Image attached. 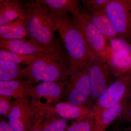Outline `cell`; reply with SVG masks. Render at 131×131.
<instances>
[{
  "mask_svg": "<svg viewBox=\"0 0 131 131\" xmlns=\"http://www.w3.org/2000/svg\"><path fill=\"white\" fill-rule=\"evenodd\" d=\"M58 19L40 1L29 2L27 26L29 37L53 53H64L55 38Z\"/></svg>",
  "mask_w": 131,
  "mask_h": 131,
  "instance_id": "1",
  "label": "cell"
},
{
  "mask_svg": "<svg viewBox=\"0 0 131 131\" xmlns=\"http://www.w3.org/2000/svg\"><path fill=\"white\" fill-rule=\"evenodd\" d=\"M57 31L66 50V62L70 69L86 66L93 54L69 13L58 19Z\"/></svg>",
  "mask_w": 131,
  "mask_h": 131,
  "instance_id": "2",
  "label": "cell"
},
{
  "mask_svg": "<svg viewBox=\"0 0 131 131\" xmlns=\"http://www.w3.org/2000/svg\"><path fill=\"white\" fill-rule=\"evenodd\" d=\"M66 54H54L38 59L21 70V78L34 83L42 82H64L70 67L66 60Z\"/></svg>",
  "mask_w": 131,
  "mask_h": 131,
  "instance_id": "3",
  "label": "cell"
},
{
  "mask_svg": "<svg viewBox=\"0 0 131 131\" xmlns=\"http://www.w3.org/2000/svg\"><path fill=\"white\" fill-rule=\"evenodd\" d=\"M64 82L65 87L61 101L88 106L92 108L86 65L78 69H70Z\"/></svg>",
  "mask_w": 131,
  "mask_h": 131,
  "instance_id": "4",
  "label": "cell"
},
{
  "mask_svg": "<svg viewBox=\"0 0 131 131\" xmlns=\"http://www.w3.org/2000/svg\"><path fill=\"white\" fill-rule=\"evenodd\" d=\"M90 89V103L93 108L96 102L114 81L109 67L100 57L94 55L86 65Z\"/></svg>",
  "mask_w": 131,
  "mask_h": 131,
  "instance_id": "5",
  "label": "cell"
},
{
  "mask_svg": "<svg viewBox=\"0 0 131 131\" xmlns=\"http://www.w3.org/2000/svg\"><path fill=\"white\" fill-rule=\"evenodd\" d=\"M91 52L101 57L107 46V39L97 29L81 7L69 13Z\"/></svg>",
  "mask_w": 131,
  "mask_h": 131,
  "instance_id": "6",
  "label": "cell"
},
{
  "mask_svg": "<svg viewBox=\"0 0 131 131\" xmlns=\"http://www.w3.org/2000/svg\"><path fill=\"white\" fill-rule=\"evenodd\" d=\"M42 115L30 100H15L7 118L14 131H28L35 126Z\"/></svg>",
  "mask_w": 131,
  "mask_h": 131,
  "instance_id": "7",
  "label": "cell"
},
{
  "mask_svg": "<svg viewBox=\"0 0 131 131\" xmlns=\"http://www.w3.org/2000/svg\"><path fill=\"white\" fill-rule=\"evenodd\" d=\"M104 10L119 37L131 43V0H110Z\"/></svg>",
  "mask_w": 131,
  "mask_h": 131,
  "instance_id": "8",
  "label": "cell"
},
{
  "mask_svg": "<svg viewBox=\"0 0 131 131\" xmlns=\"http://www.w3.org/2000/svg\"><path fill=\"white\" fill-rule=\"evenodd\" d=\"M131 94V74L117 78L108 86L93 108L94 113L122 102Z\"/></svg>",
  "mask_w": 131,
  "mask_h": 131,
  "instance_id": "9",
  "label": "cell"
},
{
  "mask_svg": "<svg viewBox=\"0 0 131 131\" xmlns=\"http://www.w3.org/2000/svg\"><path fill=\"white\" fill-rule=\"evenodd\" d=\"M37 105L43 115H55L68 120H76L93 112V109L88 106L75 105L66 101H60L52 105L39 102Z\"/></svg>",
  "mask_w": 131,
  "mask_h": 131,
  "instance_id": "10",
  "label": "cell"
},
{
  "mask_svg": "<svg viewBox=\"0 0 131 131\" xmlns=\"http://www.w3.org/2000/svg\"><path fill=\"white\" fill-rule=\"evenodd\" d=\"M65 87L63 81L42 82L37 85H33L31 88V100L41 101L45 100V104H56L61 101Z\"/></svg>",
  "mask_w": 131,
  "mask_h": 131,
  "instance_id": "11",
  "label": "cell"
},
{
  "mask_svg": "<svg viewBox=\"0 0 131 131\" xmlns=\"http://www.w3.org/2000/svg\"><path fill=\"white\" fill-rule=\"evenodd\" d=\"M25 39H1V50L7 51L15 54H31L36 53L56 54L49 51L33 39L30 38L28 41Z\"/></svg>",
  "mask_w": 131,
  "mask_h": 131,
  "instance_id": "12",
  "label": "cell"
},
{
  "mask_svg": "<svg viewBox=\"0 0 131 131\" xmlns=\"http://www.w3.org/2000/svg\"><path fill=\"white\" fill-rule=\"evenodd\" d=\"M29 2L20 0L0 1V26L24 16L28 11Z\"/></svg>",
  "mask_w": 131,
  "mask_h": 131,
  "instance_id": "13",
  "label": "cell"
},
{
  "mask_svg": "<svg viewBox=\"0 0 131 131\" xmlns=\"http://www.w3.org/2000/svg\"><path fill=\"white\" fill-rule=\"evenodd\" d=\"M33 85L27 80L0 81V95L15 100H31V88Z\"/></svg>",
  "mask_w": 131,
  "mask_h": 131,
  "instance_id": "14",
  "label": "cell"
},
{
  "mask_svg": "<svg viewBox=\"0 0 131 131\" xmlns=\"http://www.w3.org/2000/svg\"><path fill=\"white\" fill-rule=\"evenodd\" d=\"M127 98L112 107L94 113V120L91 131H106L107 127L116 121L121 114Z\"/></svg>",
  "mask_w": 131,
  "mask_h": 131,
  "instance_id": "15",
  "label": "cell"
},
{
  "mask_svg": "<svg viewBox=\"0 0 131 131\" xmlns=\"http://www.w3.org/2000/svg\"><path fill=\"white\" fill-rule=\"evenodd\" d=\"M26 37H29L27 12L24 16L13 22L0 26L1 39H25Z\"/></svg>",
  "mask_w": 131,
  "mask_h": 131,
  "instance_id": "16",
  "label": "cell"
},
{
  "mask_svg": "<svg viewBox=\"0 0 131 131\" xmlns=\"http://www.w3.org/2000/svg\"><path fill=\"white\" fill-rule=\"evenodd\" d=\"M85 12L97 29L108 41L119 37L104 9H94Z\"/></svg>",
  "mask_w": 131,
  "mask_h": 131,
  "instance_id": "17",
  "label": "cell"
},
{
  "mask_svg": "<svg viewBox=\"0 0 131 131\" xmlns=\"http://www.w3.org/2000/svg\"><path fill=\"white\" fill-rule=\"evenodd\" d=\"M44 54L36 53L31 54H15L4 50H0V61L8 62L15 64L30 65L38 59L51 56L54 54Z\"/></svg>",
  "mask_w": 131,
  "mask_h": 131,
  "instance_id": "18",
  "label": "cell"
},
{
  "mask_svg": "<svg viewBox=\"0 0 131 131\" xmlns=\"http://www.w3.org/2000/svg\"><path fill=\"white\" fill-rule=\"evenodd\" d=\"M110 45H107L100 57L104 59L110 57H120L131 55V43L117 37L109 40Z\"/></svg>",
  "mask_w": 131,
  "mask_h": 131,
  "instance_id": "19",
  "label": "cell"
},
{
  "mask_svg": "<svg viewBox=\"0 0 131 131\" xmlns=\"http://www.w3.org/2000/svg\"><path fill=\"white\" fill-rule=\"evenodd\" d=\"M52 15L57 19L63 15L69 13L72 10L80 7V3L77 0H42Z\"/></svg>",
  "mask_w": 131,
  "mask_h": 131,
  "instance_id": "20",
  "label": "cell"
},
{
  "mask_svg": "<svg viewBox=\"0 0 131 131\" xmlns=\"http://www.w3.org/2000/svg\"><path fill=\"white\" fill-rule=\"evenodd\" d=\"M115 77L131 74V55L120 57L107 58L103 59Z\"/></svg>",
  "mask_w": 131,
  "mask_h": 131,
  "instance_id": "21",
  "label": "cell"
},
{
  "mask_svg": "<svg viewBox=\"0 0 131 131\" xmlns=\"http://www.w3.org/2000/svg\"><path fill=\"white\" fill-rule=\"evenodd\" d=\"M68 126V120L51 114L43 115L35 127L39 131H65Z\"/></svg>",
  "mask_w": 131,
  "mask_h": 131,
  "instance_id": "22",
  "label": "cell"
},
{
  "mask_svg": "<svg viewBox=\"0 0 131 131\" xmlns=\"http://www.w3.org/2000/svg\"><path fill=\"white\" fill-rule=\"evenodd\" d=\"M23 67L21 64L0 61V81L20 80Z\"/></svg>",
  "mask_w": 131,
  "mask_h": 131,
  "instance_id": "23",
  "label": "cell"
},
{
  "mask_svg": "<svg viewBox=\"0 0 131 131\" xmlns=\"http://www.w3.org/2000/svg\"><path fill=\"white\" fill-rule=\"evenodd\" d=\"M94 112L76 120L68 126L65 131H91L94 120Z\"/></svg>",
  "mask_w": 131,
  "mask_h": 131,
  "instance_id": "24",
  "label": "cell"
},
{
  "mask_svg": "<svg viewBox=\"0 0 131 131\" xmlns=\"http://www.w3.org/2000/svg\"><path fill=\"white\" fill-rule=\"evenodd\" d=\"M14 101L9 96L0 95V114L4 118H7L13 106Z\"/></svg>",
  "mask_w": 131,
  "mask_h": 131,
  "instance_id": "25",
  "label": "cell"
},
{
  "mask_svg": "<svg viewBox=\"0 0 131 131\" xmlns=\"http://www.w3.org/2000/svg\"><path fill=\"white\" fill-rule=\"evenodd\" d=\"M110 0H84L83 1V9L87 12L93 9H104Z\"/></svg>",
  "mask_w": 131,
  "mask_h": 131,
  "instance_id": "26",
  "label": "cell"
},
{
  "mask_svg": "<svg viewBox=\"0 0 131 131\" xmlns=\"http://www.w3.org/2000/svg\"><path fill=\"white\" fill-rule=\"evenodd\" d=\"M115 121L122 124L131 122V94L127 100L122 112Z\"/></svg>",
  "mask_w": 131,
  "mask_h": 131,
  "instance_id": "27",
  "label": "cell"
},
{
  "mask_svg": "<svg viewBox=\"0 0 131 131\" xmlns=\"http://www.w3.org/2000/svg\"><path fill=\"white\" fill-rule=\"evenodd\" d=\"M114 124L108 131H131V125L126 127L124 126L122 124L118 122H114Z\"/></svg>",
  "mask_w": 131,
  "mask_h": 131,
  "instance_id": "28",
  "label": "cell"
},
{
  "mask_svg": "<svg viewBox=\"0 0 131 131\" xmlns=\"http://www.w3.org/2000/svg\"><path fill=\"white\" fill-rule=\"evenodd\" d=\"M0 131H14L7 122L2 118L0 119Z\"/></svg>",
  "mask_w": 131,
  "mask_h": 131,
  "instance_id": "29",
  "label": "cell"
},
{
  "mask_svg": "<svg viewBox=\"0 0 131 131\" xmlns=\"http://www.w3.org/2000/svg\"><path fill=\"white\" fill-rule=\"evenodd\" d=\"M28 131H39L38 129L36 127H33L30 130H29Z\"/></svg>",
  "mask_w": 131,
  "mask_h": 131,
  "instance_id": "30",
  "label": "cell"
}]
</instances>
